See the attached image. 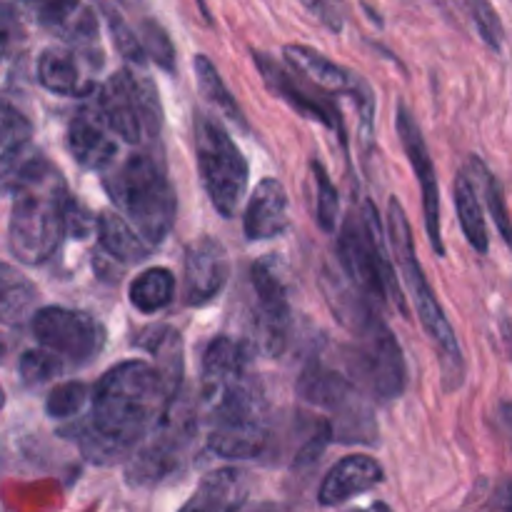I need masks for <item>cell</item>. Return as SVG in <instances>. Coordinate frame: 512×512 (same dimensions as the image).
Segmentation results:
<instances>
[{"instance_id":"cell-1","label":"cell","mask_w":512,"mask_h":512,"mask_svg":"<svg viewBox=\"0 0 512 512\" xmlns=\"http://www.w3.org/2000/svg\"><path fill=\"white\" fill-rule=\"evenodd\" d=\"M178 395L153 363L115 365L100 378L90 420L78 428L80 450L93 463H118L158 428Z\"/></svg>"},{"instance_id":"cell-2","label":"cell","mask_w":512,"mask_h":512,"mask_svg":"<svg viewBox=\"0 0 512 512\" xmlns=\"http://www.w3.org/2000/svg\"><path fill=\"white\" fill-rule=\"evenodd\" d=\"M5 188L13 195L8 220V245L13 258L40 265L58 250L70 223L68 185L48 158H28Z\"/></svg>"},{"instance_id":"cell-3","label":"cell","mask_w":512,"mask_h":512,"mask_svg":"<svg viewBox=\"0 0 512 512\" xmlns=\"http://www.w3.org/2000/svg\"><path fill=\"white\" fill-rule=\"evenodd\" d=\"M105 190L125 220L148 240L160 245L173 230L178 200L160 165L148 153H130L105 173Z\"/></svg>"},{"instance_id":"cell-4","label":"cell","mask_w":512,"mask_h":512,"mask_svg":"<svg viewBox=\"0 0 512 512\" xmlns=\"http://www.w3.org/2000/svg\"><path fill=\"white\" fill-rule=\"evenodd\" d=\"M340 265L348 283L368 300L373 308H385L393 300L395 308L408 315L403 290L395 283L390 270V258L385 253L383 225L370 203L363 205V213H353L343 225L338 243Z\"/></svg>"},{"instance_id":"cell-5","label":"cell","mask_w":512,"mask_h":512,"mask_svg":"<svg viewBox=\"0 0 512 512\" xmlns=\"http://www.w3.org/2000/svg\"><path fill=\"white\" fill-rule=\"evenodd\" d=\"M388 233H390V248H393L395 263H398L400 275H403L405 285L410 290V298H413L415 310L420 315V323L428 330L430 340L438 348L440 360H443V368L448 375L463 373V353H460L458 338H455V330L450 325V320L445 318V310L440 308L438 298H435L433 288H430L428 278L423 273V265H420L418 255H415V243H413V230H410L408 215H405L403 205L398 200H390L388 205Z\"/></svg>"},{"instance_id":"cell-6","label":"cell","mask_w":512,"mask_h":512,"mask_svg":"<svg viewBox=\"0 0 512 512\" xmlns=\"http://www.w3.org/2000/svg\"><path fill=\"white\" fill-rule=\"evenodd\" d=\"M298 393L315 408H323L333 415L335 440L343 443H368L373 445L378 438L373 410H370L365 393L345 373L328 368L323 363H308L300 373Z\"/></svg>"},{"instance_id":"cell-7","label":"cell","mask_w":512,"mask_h":512,"mask_svg":"<svg viewBox=\"0 0 512 512\" xmlns=\"http://www.w3.org/2000/svg\"><path fill=\"white\" fill-rule=\"evenodd\" d=\"M195 153L210 203L223 218H233L248 185V160L228 130L210 115L195 118Z\"/></svg>"},{"instance_id":"cell-8","label":"cell","mask_w":512,"mask_h":512,"mask_svg":"<svg viewBox=\"0 0 512 512\" xmlns=\"http://www.w3.org/2000/svg\"><path fill=\"white\" fill-rule=\"evenodd\" d=\"M208 448L228 460H253L268 448L270 425L265 400L253 380L210 410Z\"/></svg>"},{"instance_id":"cell-9","label":"cell","mask_w":512,"mask_h":512,"mask_svg":"<svg viewBox=\"0 0 512 512\" xmlns=\"http://www.w3.org/2000/svg\"><path fill=\"white\" fill-rule=\"evenodd\" d=\"M345 375L363 393L378 400H395L405 390V360L398 340L383 318L365 333L355 335V345L343 348Z\"/></svg>"},{"instance_id":"cell-10","label":"cell","mask_w":512,"mask_h":512,"mask_svg":"<svg viewBox=\"0 0 512 512\" xmlns=\"http://www.w3.org/2000/svg\"><path fill=\"white\" fill-rule=\"evenodd\" d=\"M95 108L103 115L115 138L130 145L150 140L158 130V100L150 80L138 78L133 70H118L98 90Z\"/></svg>"},{"instance_id":"cell-11","label":"cell","mask_w":512,"mask_h":512,"mask_svg":"<svg viewBox=\"0 0 512 512\" xmlns=\"http://www.w3.org/2000/svg\"><path fill=\"white\" fill-rule=\"evenodd\" d=\"M180 398V395H178ZM175 398L168 415L160 420L158 428L140 443L135 455L128 463V483L135 488H148L168 478L183 460L185 450L193 443L198 423L195 413L185 400Z\"/></svg>"},{"instance_id":"cell-12","label":"cell","mask_w":512,"mask_h":512,"mask_svg":"<svg viewBox=\"0 0 512 512\" xmlns=\"http://www.w3.org/2000/svg\"><path fill=\"white\" fill-rule=\"evenodd\" d=\"M30 328L45 350L70 363H88L103 348V328L80 310L50 305L33 315Z\"/></svg>"},{"instance_id":"cell-13","label":"cell","mask_w":512,"mask_h":512,"mask_svg":"<svg viewBox=\"0 0 512 512\" xmlns=\"http://www.w3.org/2000/svg\"><path fill=\"white\" fill-rule=\"evenodd\" d=\"M253 285L255 338L265 355H280L290 335V303L280 275L268 263H255L250 270Z\"/></svg>"},{"instance_id":"cell-14","label":"cell","mask_w":512,"mask_h":512,"mask_svg":"<svg viewBox=\"0 0 512 512\" xmlns=\"http://www.w3.org/2000/svg\"><path fill=\"white\" fill-rule=\"evenodd\" d=\"M398 135L405 148V155H408L410 165H413L415 175H418L420 190H423L425 230H428L430 245H433L435 253L445 255L443 238H440V190L438 178H435V165L433 158H430L428 145H425L423 130H420L413 113L403 103L398 105Z\"/></svg>"},{"instance_id":"cell-15","label":"cell","mask_w":512,"mask_h":512,"mask_svg":"<svg viewBox=\"0 0 512 512\" xmlns=\"http://www.w3.org/2000/svg\"><path fill=\"white\" fill-rule=\"evenodd\" d=\"M230 278V260L223 245L213 238H200L185 253L183 298L198 308L210 303Z\"/></svg>"},{"instance_id":"cell-16","label":"cell","mask_w":512,"mask_h":512,"mask_svg":"<svg viewBox=\"0 0 512 512\" xmlns=\"http://www.w3.org/2000/svg\"><path fill=\"white\" fill-rule=\"evenodd\" d=\"M65 148L78 165L88 170H103V173L113 168L115 155H118L113 130L108 128L95 105L73 115L65 130Z\"/></svg>"},{"instance_id":"cell-17","label":"cell","mask_w":512,"mask_h":512,"mask_svg":"<svg viewBox=\"0 0 512 512\" xmlns=\"http://www.w3.org/2000/svg\"><path fill=\"white\" fill-rule=\"evenodd\" d=\"M245 383L248 375H245L243 348L230 338L210 340L203 355V385H200L205 413H210Z\"/></svg>"},{"instance_id":"cell-18","label":"cell","mask_w":512,"mask_h":512,"mask_svg":"<svg viewBox=\"0 0 512 512\" xmlns=\"http://www.w3.org/2000/svg\"><path fill=\"white\" fill-rule=\"evenodd\" d=\"M253 58H255V65H258V70L263 73L265 83H268L270 88H273L275 93L285 100V103L293 105L298 113H303V115H308V118L323 123L325 128L340 130L338 110H335L333 100L323 98V95H320V90L313 88L310 83H305L298 73L290 75L288 70L280 68V63H275L270 55L253 53Z\"/></svg>"},{"instance_id":"cell-19","label":"cell","mask_w":512,"mask_h":512,"mask_svg":"<svg viewBox=\"0 0 512 512\" xmlns=\"http://www.w3.org/2000/svg\"><path fill=\"white\" fill-rule=\"evenodd\" d=\"M35 23L63 35L70 43L88 48L98 38V20L80 0H15Z\"/></svg>"},{"instance_id":"cell-20","label":"cell","mask_w":512,"mask_h":512,"mask_svg":"<svg viewBox=\"0 0 512 512\" xmlns=\"http://www.w3.org/2000/svg\"><path fill=\"white\" fill-rule=\"evenodd\" d=\"M383 465L368 455H348L330 468L320 485L318 503L325 508L345 503L360 493H368L375 485L383 483Z\"/></svg>"},{"instance_id":"cell-21","label":"cell","mask_w":512,"mask_h":512,"mask_svg":"<svg viewBox=\"0 0 512 512\" xmlns=\"http://www.w3.org/2000/svg\"><path fill=\"white\" fill-rule=\"evenodd\" d=\"M285 228H288V193L275 178H265L255 188L253 198L245 208V238L253 240V243L273 240L283 235Z\"/></svg>"},{"instance_id":"cell-22","label":"cell","mask_w":512,"mask_h":512,"mask_svg":"<svg viewBox=\"0 0 512 512\" xmlns=\"http://www.w3.org/2000/svg\"><path fill=\"white\" fill-rule=\"evenodd\" d=\"M285 63L305 80L313 88H318L320 93H350L353 95L358 90L360 80L358 75L348 73L345 68H340L338 63H333L330 58L320 55L318 50L308 48V45H288L285 48Z\"/></svg>"},{"instance_id":"cell-23","label":"cell","mask_w":512,"mask_h":512,"mask_svg":"<svg viewBox=\"0 0 512 512\" xmlns=\"http://www.w3.org/2000/svg\"><path fill=\"white\" fill-rule=\"evenodd\" d=\"M248 498V480L240 470L223 468L210 473L195 488L180 512H240Z\"/></svg>"},{"instance_id":"cell-24","label":"cell","mask_w":512,"mask_h":512,"mask_svg":"<svg viewBox=\"0 0 512 512\" xmlns=\"http://www.w3.org/2000/svg\"><path fill=\"white\" fill-rule=\"evenodd\" d=\"M83 53L65 45L45 48L38 58V83L55 95H85L93 85L85 80Z\"/></svg>"},{"instance_id":"cell-25","label":"cell","mask_w":512,"mask_h":512,"mask_svg":"<svg viewBox=\"0 0 512 512\" xmlns=\"http://www.w3.org/2000/svg\"><path fill=\"white\" fill-rule=\"evenodd\" d=\"M98 240L105 253L113 255L120 263H140L153 250V245L123 215L113 213V210L98 215Z\"/></svg>"},{"instance_id":"cell-26","label":"cell","mask_w":512,"mask_h":512,"mask_svg":"<svg viewBox=\"0 0 512 512\" xmlns=\"http://www.w3.org/2000/svg\"><path fill=\"white\" fill-rule=\"evenodd\" d=\"M145 350L155 358V368L163 373L165 383L180 393V380H183V340L168 325H155L145 330L138 340Z\"/></svg>"},{"instance_id":"cell-27","label":"cell","mask_w":512,"mask_h":512,"mask_svg":"<svg viewBox=\"0 0 512 512\" xmlns=\"http://www.w3.org/2000/svg\"><path fill=\"white\" fill-rule=\"evenodd\" d=\"M30 138H33V125L15 110L13 105H3V128H0V160H3V178L10 180L15 170L25 163Z\"/></svg>"},{"instance_id":"cell-28","label":"cell","mask_w":512,"mask_h":512,"mask_svg":"<svg viewBox=\"0 0 512 512\" xmlns=\"http://www.w3.org/2000/svg\"><path fill=\"white\" fill-rule=\"evenodd\" d=\"M455 208H458L460 228H463L468 243L478 253H488L490 243L488 228H485V213L470 175H458V180H455Z\"/></svg>"},{"instance_id":"cell-29","label":"cell","mask_w":512,"mask_h":512,"mask_svg":"<svg viewBox=\"0 0 512 512\" xmlns=\"http://www.w3.org/2000/svg\"><path fill=\"white\" fill-rule=\"evenodd\" d=\"M175 275L168 268H148L130 283L128 298L135 310L145 315L158 313L173 300Z\"/></svg>"},{"instance_id":"cell-30","label":"cell","mask_w":512,"mask_h":512,"mask_svg":"<svg viewBox=\"0 0 512 512\" xmlns=\"http://www.w3.org/2000/svg\"><path fill=\"white\" fill-rule=\"evenodd\" d=\"M193 68H195V78H198V88L225 118L235 120V123H243V113H240L238 103H235L233 93L228 90V85L223 83L220 73L215 70L213 60L208 55H195L193 60Z\"/></svg>"},{"instance_id":"cell-31","label":"cell","mask_w":512,"mask_h":512,"mask_svg":"<svg viewBox=\"0 0 512 512\" xmlns=\"http://www.w3.org/2000/svg\"><path fill=\"white\" fill-rule=\"evenodd\" d=\"M470 173H473V180L478 183L480 193L488 198L490 213H493L500 235H503L505 243L512 248V220L508 213V205H505V198H503V188H500V183L495 180V175L490 173V170L485 168V163H480L478 158L470 160Z\"/></svg>"},{"instance_id":"cell-32","label":"cell","mask_w":512,"mask_h":512,"mask_svg":"<svg viewBox=\"0 0 512 512\" xmlns=\"http://www.w3.org/2000/svg\"><path fill=\"white\" fill-rule=\"evenodd\" d=\"M310 173H313V188H315V220L325 233H333L338 228V215H340V195L338 188L330 180L328 170L313 160L310 163Z\"/></svg>"},{"instance_id":"cell-33","label":"cell","mask_w":512,"mask_h":512,"mask_svg":"<svg viewBox=\"0 0 512 512\" xmlns=\"http://www.w3.org/2000/svg\"><path fill=\"white\" fill-rule=\"evenodd\" d=\"M35 303V290L10 265H3V320L20 323Z\"/></svg>"},{"instance_id":"cell-34","label":"cell","mask_w":512,"mask_h":512,"mask_svg":"<svg viewBox=\"0 0 512 512\" xmlns=\"http://www.w3.org/2000/svg\"><path fill=\"white\" fill-rule=\"evenodd\" d=\"M100 13H103L105 23H108V30H110V38H113L115 48H118V53L123 55L125 60H130V63H145V48L143 43H140L138 35L130 30V25L125 23L123 15L118 13L115 8H110L108 3H100Z\"/></svg>"},{"instance_id":"cell-35","label":"cell","mask_w":512,"mask_h":512,"mask_svg":"<svg viewBox=\"0 0 512 512\" xmlns=\"http://www.w3.org/2000/svg\"><path fill=\"white\" fill-rule=\"evenodd\" d=\"M18 373L23 378L25 385L35 388V385H43L48 380L58 378L63 373V358H58L50 350H28L23 353L18 363Z\"/></svg>"},{"instance_id":"cell-36","label":"cell","mask_w":512,"mask_h":512,"mask_svg":"<svg viewBox=\"0 0 512 512\" xmlns=\"http://www.w3.org/2000/svg\"><path fill=\"white\" fill-rule=\"evenodd\" d=\"M85 398H88V388L78 383V380H70V383H63L50 390L48 400H45V413L55 420H68L80 413Z\"/></svg>"},{"instance_id":"cell-37","label":"cell","mask_w":512,"mask_h":512,"mask_svg":"<svg viewBox=\"0 0 512 512\" xmlns=\"http://www.w3.org/2000/svg\"><path fill=\"white\" fill-rule=\"evenodd\" d=\"M140 43H143L145 55H148L153 63H158L163 70L175 68V48L170 35L165 33V28L155 20H143L140 25Z\"/></svg>"},{"instance_id":"cell-38","label":"cell","mask_w":512,"mask_h":512,"mask_svg":"<svg viewBox=\"0 0 512 512\" xmlns=\"http://www.w3.org/2000/svg\"><path fill=\"white\" fill-rule=\"evenodd\" d=\"M460 3H463V8L473 18L480 38L493 50H503V23H500L498 13L490 5V0H460Z\"/></svg>"},{"instance_id":"cell-39","label":"cell","mask_w":512,"mask_h":512,"mask_svg":"<svg viewBox=\"0 0 512 512\" xmlns=\"http://www.w3.org/2000/svg\"><path fill=\"white\" fill-rule=\"evenodd\" d=\"M308 8L310 15L320 20L328 30L340 33L345 25V5L343 0H300Z\"/></svg>"},{"instance_id":"cell-40","label":"cell","mask_w":512,"mask_h":512,"mask_svg":"<svg viewBox=\"0 0 512 512\" xmlns=\"http://www.w3.org/2000/svg\"><path fill=\"white\" fill-rule=\"evenodd\" d=\"M475 512H512V480H500L493 485Z\"/></svg>"},{"instance_id":"cell-41","label":"cell","mask_w":512,"mask_h":512,"mask_svg":"<svg viewBox=\"0 0 512 512\" xmlns=\"http://www.w3.org/2000/svg\"><path fill=\"white\" fill-rule=\"evenodd\" d=\"M240 512H283V510H280L275 503H260V505H253V508H245Z\"/></svg>"},{"instance_id":"cell-42","label":"cell","mask_w":512,"mask_h":512,"mask_svg":"<svg viewBox=\"0 0 512 512\" xmlns=\"http://www.w3.org/2000/svg\"><path fill=\"white\" fill-rule=\"evenodd\" d=\"M120 5H125V8H135V5L140 3V0H118Z\"/></svg>"},{"instance_id":"cell-43","label":"cell","mask_w":512,"mask_h":512,"mask_svg":"<svg viewBox=\"0 0 512 512\" xmlns=\"http://www.w3.org/2000/svg\"><path fill=\"white\" fill-rule=\"evenodd\" d=\"M355 512H363V510H355Z\"/></svg>"}]
</instances>
